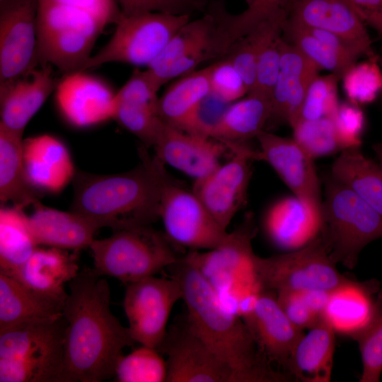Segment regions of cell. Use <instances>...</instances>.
Instances as JSON below:
<instances>
[{
	"instance_id": "6da1fadb",
	"label": "cell",
	"mask_w": 382,
	"mask_h": 382,
	"mask_svg": "<svg viewBox=\"0 0 382 382\" xmlns=\"http://www.w3.org/2000/svg\"><path fill=\"white\" fill-rule=\"evenodd\" d=\"M103 277L94 269L86 268L68 283L61 382L113 378L123 350L136 343L128 327L112 313L110 286Z\"/></svg>"
},
{
	"instance_id": "7a4b0ae2",
	"label": "cell",
	"mask_w": 382,
	"mask_h": 382,
	"mask_svg": "<svg viewBox=\"0 0 382 382\" xmlns=\"http://www.w3.org/2000/svg\"><path fill=\"white\" fill-rule=\"evenodd\" d=\"M179 282L191 326L232 372L234 382H284L293 379L275 369L259 349L249 328L221 302L198 270L185 257L170 266Z\"/></svg>"
},
{
	"instance_id": "3957f363",
	"label": "cell",
	"mask_w": 382,
	"mask_h": 382,
	"mask_svg": "<svg viewBox=\"0 0 382 382\" xmlns=\"http://www.w3.org/2000/svg\"><path fill=\"white\" fill-rule=\"evenodd\" d=\"M140 163L121 173L75 174L71 209L99 228L114 231L151 226L160 219L163 189L171 179L165 165L146 147L139 149Z\"/></svg>"
},
{
	"instance_id": "277c9868",
	"label": "cell",
	"mask_w": 382,
	"mask_h": 382,
	"mask_svg": "<svg viewBox=\"0 0 382 382\" xmlns=\"http://www.w3.org/2000/svg\"><path fill=\"white\" fill-rule=\"evenodd\" d=\"M257 228L251 213L213 249L190 251L184 257L216 293L221 302L242 319L253 313L263 289L255 271L253 239Z\"/></svg>"
},
{
	"instance_id": "5b68a950",
	"label": "cell",
	"mask_w": 382,
	"mask_h": 382,
	"mask_svg": "<svg viewBox=\"0 0 382 382\" xmlns=\"http://www.w3.org/2000/svg\"><path fill=\"white\" fill-rule=\"evenodd\" d=\"M66 327L62 314L0 331V382H61Z\"/></svg>"
},
{
	"instance_id": "8992f818",
	"label": "cell",
	"mask_w": 382,
	"mask_h": 382,
	"mask_svg": "<svg viewBox=\"0 0 382 382\" xmlns=\"http://www.w3.org/2000/svg\"><path fill=\"white\" fill-rule=\"evenodd\" d=\"M323 240L331 260L356 267L363 248L382 238V216L330 174L325 180L321 209Z\"/></svg>"
},
{
	"instance_id": "52a82bcc",
	"label": "cell",
	"mask_w": 382,
	"mask_h": 382,
	"mask_svg": "<svg viewBox=\"0 0 382 382\" xmlns=\"http://www.w3.org/2000/svg\"><path fill=\"white\" fill-rule=\"evenodd\" d=\"M108 24L85 10L37 0V54L40 65L65 74L82 71Z\"/></svg>"
},
{
	"instance_id": "ba28073f",
	"label": "cell",
	"mask_w": 382,
	"mask_h": 382,
	"mask_svg": "<svg viewBox=\"0 0 382 382\" xmlns=\"http://www.w3.org/2000/svg\"><path fill=\"white\" fill-rule=\"evenodd\" d=\"M164 233L151 226L114 231L109 237L94 239L89 248L94 270L128 284L154 276L180 257Z\"/></svg>"
},
{
	"instance_id": "9c48e42d",
	"label": "cell",
	"mask_w": 382,
	"mask_h": 382,
	"mask_svg": "<svg viewBox=\"0 0 382 382\" xmlns=\"http://www.w3.org/2000/svg\"><path fill=\"white\" fill-rule=\"evenodd\" d=\"M254 265L262 288L275 293L312 289L332 292L361 283L337 270L319 235L304 247L286 253L267 257L256 255Z\"/></svg>"
},
{
	"instance_id": "30bf717a",
	"label": "cell",
	"mask_w": 382,
	"mask_h": 382,
	"mask_svg": "<svg viewBox=\"0 0 382 382\" xmlns=\"http://www.w3.org/2000/svg\"><path fill=\"white\" fill-rule=\"evenodd\" d=\"M190 20V15L161 12L122 13L110 39L92 54L82 71L112 62L147 67Z\"/></svg>"
},
{
	"instance_id": "8fae6325",
	"label": "cell",
	"mask_w": 382,
	"mask_h": 382,
	"mask_svg": "<svg viewBox=\"0 0 382 382\" xmlns=\"http://www.w3.org/2000/svg\"><path fill=\"white\" fill-rule=\"evenodd\" d=\"M178 280L151 276L127 284L123 308L134 342L158 349L175 304L182 300Z\"/></svg>"
},
{
	"instance_id": "7c38bea8",
	"label": "cell",
	"mask_w": 382,
	"mask_h": 382,
	"mask_svg": "<svg viewBox=\"0 0 382 382\" xmlns=\"http://www.w3.org/2000/svg\"><path fill=\"white\" fill-rule=\"evenodd\" d=\"M160 219L170 243L190 251L213 249L228 234L192 190L172 178L163 189Z\"/></svg>"
},
{
	"instance_id": "4fadbf2b",
	"label": "cell",
	"mask_w": 382,
	"mask_h": 382,
	"mask_svg": "<svg viewBox=\"0 0 382 382\" xmlns=\"http://www.w3.org/2000/svg\"><path fill=\"white\" fill-rule=\"evenodd\" d=\"M231 158L207 175L195 180L192 190L209 212L227 230L246 202L251 177V162L258 161V151L247 144L232 148Z\"/></svg>"
},
{
	"instance_id": "5bb4252c",
	"label": "cell",
	"mask_w": 382,
	"mask_h": 382,
	"mask_svg": "<svg viewBox=\"0 0 382 382\" xmlns=\"http://www.w3.org/2000/svg\"><path fill=\"white\" fill-rule=\"evenodd\" d=\"M0 86L30 73L37 54V0L0 3Z\"/></svg>"
},
{
	"instance_id": "9a60e30c",
	"label": "cell",
	"mask_w": 382,
	"mask_h": 382,
	"mask_svg": "<svg viewBox=\"0 0 382 382\" xmlns=\"http://www.w3.org/2000/svg\"><path fill=\"white\" fill-rule=\"evenodd\" d=\"M158 350L167 357L166 382H234L231 370L196 333L186 315L168 328Z\"/></svg>"
},
{
	"instance_id": "2e32d148",
	"label": "cell",
	"mask_w": 382,
	"mask_h": 382,
	"mask_svg": "<svg viewBox=\"0 0 382 382\" xmlns=\"http://www.w3.org/2000/svg\"><path fill=\"white\" fill-rule=\"evenodd\" d=\"M258 161L267 162L294 195L321 216L323 199L313 158L294 139L261 131Z\"/></svg>"
},
{
	"instance_id": "e0dca14e",
	"label": "cell",
	"mask_w": 382,
	"mask_h": 382,
	"mask_svg": "<svg viewBox=\"0 0 382 382\" xmlns=\"http://www.w3.org/2000/svg\"><path fill=\"white\" fill-rule=\"evenodd\" d=\"M153 147L156 157L164 165L195 180L212 172L221 163L226 152L231 151L220 141L188 133L163 121Z\"/></svg>"
},
{
	"instance_id": "ac0fdd59",
	"label": "cell",
	"mask_w": 382,
	"mask_h": 382,
	"mask_svg": "<svg viewBox=\"0 0 382 382\" xmlns=\"http://www.w3.org/2000/svg\"><path fill=\"white\" fill-rule=\"evenodd\" d=\"M55 93L60 112L74 127H89L112 119L115 93L85 71L65 74Z\"/></svg>"
},
{
	"instance_id": "d6986e66",
	"label": "cell",
	"mask_w": 382,
	"mask_h": 382,
	"mask_svg": "<svg viewBox=\"0 0 382 382\" xmlns=\"http://www.w3.org/2000/svg\"><path fill=\"white\" fill-rule=\"evenodd\" d=\"M160 88L146 69H137L115 95L112 120L145 146H153L162 124L157 109Z\"/></svg>"
},
{
	"instance_id": "ffe728a7",
	"label": "cell",
	"mask_w": 382,
	"mask_h": 382,
	"mask_svg": "<svg viewBox=\"0 0 382 382\" xmlns=\"http://www.w3.org/2000/svg\"><path fill=\"white\" fill-rule=\"evenodd\" d=\"M281 67L271 96L267 127H291L298 120L307 89L320 69L294 45L280 37Z\"/></svg>"
},
{
	"instance_id": "44dd1931",
	"label": "cell",
	"mask_w": 382,
	"mask_h": 382,
	"mask_svg": "<svg viewBox=\"0 0 382 382\" xmlns=\"http://www.w3.org/2000/svg\"><path fill=\"white\" fill-rule=\"evenodd\" d=\"M246 325L267 360L272 364L282 367L288 374L290 357L304 333L287 318L277 301L275 292L267 289L261 291Z\"/></svg>"
},
{
	"instance_id": "7402d4cb",
	"label": "cell",
	"mask_w": 382,
	"mask_h": 382,
	"mask_svg": "<svg viewBox=\"0 0 382 382\" xmlns=\"http://www.w3.org/2000/svg\"><path fill=\"white\" fill-rule=\"evenodd\" d=\"M288 18L306 27L337 34L369 59L377 58L365 23L345 0H294Z\"/></svg>"
},
{
	"instance_id": "603a6c76",
	"label": "cell",
	"mask_w": 382,
	"mask_h": 382,
	"mask_svg": "<svg viewBox=\"0 0 382 382\" xmlns=\"http://www.w3.org/2000/svg\"><path fill=\"white\" fill-rule=\"evenodd\" d=\"M22 156L26 180L37 191L57 193L74 180L76 173L70 154L52 135L23 139Z\"/></svg>"
},
{
	"instance_id": "cb8c5ba5",
	"label": "cell",
	"mask_w": 382,
	"mask_h": 382,
	"mask_svg": "<svg viewBox=\"0 0 382 382\" xmlns=\"http://www.w3.org/2000/svg\"><path fill=\"white\" fill-rule=\"evenodd\" d=\"M52 66L40 65L28 75L0 86V126L23 135L29 121L56 90Z\"/></svg>"
},
{
	"instance_id": "d4e9b609",
	"label": "cell",
	"mask_w": 382,
	"mask_h": 382,
	"mask_svg": "<svg viewBox=\"0 0 382 382\" xmlns=\"http://www.w3.org/2000/svg\"><path fill=\"white\" fill-rule=\"evenodd\" d=\"M77 252L38 246L29 258L8 275L31 290L65 303L68 293L64 284L79 273Z\"/></svg>"
},
{
	"instance_id": "484cf974",
	"label": "cell",
	"mask_w": 382,
	"mask_h": 382,
	"mask_svg": "<svg viewBox=\"0 0 382 382\" xmlns=\"http://www.w3.org/2000/svg\"><path fill=\"white\" fill-rule=\"evenodd\" d=\"M321 224V216L293 195L272 204L265 215L263 228L274 246L292 251L311 242L319 234Z\"/></svg>"
},
{
	"instance_id": "4316f807",
	"label": "cell",
	"mask_w": 382,
	"mask_h": 382,
	"mask_svg": "<svg viewBox=\"0 0 382 382\" xmlns=\"http://www.w3.org/2000/svg\"><path fill=\"white\" fill-rule=\"evenodd\" d=\"M29 225L38 246L78 252L89 248L99 228L73 212L44 207H35L28 216Z\"/></svg>"
},
{
	"instance_id": "83f0119b",
	"label": "cell",
	"mask_w": 382,
	"mask_h": 382,
	"mask_svg": "<svg viewBox=\"0 0 382 382\" xmlns=\"http://www.w3.org/2000/svg\"><path fill=\"white\" fill-rule=\"evenodd\" d=\"M335 328L325 313L304 334L290 357L287 372L298 381L328 382L335 350Z\"/></svg>"
},
{
	"instance_id": "f1b7e54d",
	"label": "cell",
	"mask_w": 382,
	"mask_h": 382,
	"mask_svg": "<svg viewBox=\"0 0 382 382\" xmlns=\"http://www.w3.org/2000/svg\"><path fill=\"white\" fill-rule=\"evenodd\" d=\"M64 305L0 273V331L55 319L63 314Z\"/></svg>"
},
{
	"instance_id": "f546056e",
	"label": "cell",
	"mask_w": 382,
	"mask_h": 382,
	"mask_svg": "<svg viewBox=\"0 0 382 382\" xmlns=\"http://www.w3.org/2000/svg\"><path fill=\"white\" fill-rule=\"evenodd\" d=\"M202 48H210L218 60L224 57L217 21L207 11L199 18L190 20L183 25L146 69L154 77L174 62Z\"/></svg>"
},
{
	"instance_id": "4dcf8cb0",
	"label": "cell",
	"mask_w": 382,
	"mask_h": 382,
	"mask_svg": "<svg viewBox=\"0 0 382 382\" xmlns=\"http://www.w3.org/2000/svg\"><path fill=\"white\" fill-rule=\"evenodd\" d=\"M330 174L382 216V168L366 157L360 146L340 151Z\"/></svg>"
},
{
	"instance_id": "1f68e13d",
	"label": "cell",
	"mask_w": 382,
	"mask_h": 382,
	"mask_svg": "<svg viewBox=\"0 0 382 382\" xmlns=\"http://www.w3.org/2000/svg\"><path fill=\"white\" fill-rule=\"evenodd\" d=\"M22 137L0 126V200L23 209L41 204L37 191L30 185L25 175Z\"/></svg>"
},
{
	"instance_id": "d6a6232c",
	"label": "cell",
	"mask_w": 382,
	"mask_h": 382,
	"mask_svg": "<svg viewBox=\"0 0 382 382\" xmlns=\"http://www.w3.org/2000/svg\"><path fill=\"white\" fill-rule=\"evenodd\" d=\"M271 115V98L253 92L231 103L212 138L225 144L246 143L262 130Z\"/></svg>"
},
{
	"instance_id": "836d02e7",
	"label": "cell",
	"mask_w": 382,
	"mask_h": 382,
	"mask_svg": "<svg viewBox=\"0 0 382 382\" xmlns=\"http://www.w3.org/2000/svg\"><path fill=\"white\" fill-rule=\"evenodd\" d=\"M294 0H253L247 9L238 14L230 13L224 0H211L206 11L216 18L224 47L230 46L257 25L282 13L289 15Z\"/></svg>"
},
{
	"instance_id": "e575fe53",
	"label": "cell",
	"mask_w": 382,
	"mask_h": 382,
	"mask_svg": "<svg viewBox=\"0 0 382 382\" xmlns=\"http://www.w3.org/2000/svg\"><path fill=\"white\" fill-rule=\"evenodd\" d=\"M38 247L31 232L28 216L22 209H0V273L11 275Z\"/></svg>"
},
{
	"instance_id": "d590c367",
	"label": "cell",
	"mask_w": 382,
	"mask_h": 382,
	"mask_svg": "<svg viewBox=\"0 0 382 382\" xmlns=\"http://www.w3.org/2000/svg\"><path fill=\"white\" fill-rule=\"evenodd\" d=\"M210 67L195 70L180 77L158 98L161 120L178 128L197 104L210 92Z\"/></svg>"
},
{
	"instance_id": "8d00e7d4",
	"label": "cell",
	"mask_w": 382,
	"mask_h": 382,
	"mask_svg": "<svg viewBox=\"0 0 382 382\" xmlns=\"http://www.w3.org/2000/svg\"><path fill=\"white\" fill-rule=\"evenodd\" d=\"M289 15L282 13L262 22L236 40L224 57L231 61L245 81L248 92L254 84L257 62L277 38L281 36Z\"/></svg>"
},
{
	"instance_id": "74e56055",
	"label": "cell",
	"mask_w": 382,
	"mask_h": 382,
	"mask_svg": "<svg viewBox=\"0 0 382 382\" xmlns=\"http://www.w3.org/2000/svg\"><path fill=\"white\" fill-rule=\"evenodd\" d=\"M378 290V282L371 280L333 291L325 314L335 330L346 334L363 325L372 311L371 296Z\"/></svg>"
},
{
	"instance_id": "f35d334b",
	"label": "cell",
	"mask_w": 382,
	"mask_h": 382,
	"mask_svg": "<svg viewBox=\"0 0 382 382\" xmlns=\"http://www.w3.org/2000/svg\"><path fill=\"white\" fill-rule=\"evenodd\" d=\"M358 344L362 362L360 382H378L382 373V291L361 326L346 333Z\"/></svg>"
},
{
	"instance_id": "ab89813d",
	"label": "cell",
	"mask_w": 382,
	"mask_h": 382,
	"mask_svg": "<svg viewBox=\"0 0 382 382\" xmlns=\"http://www.w3.org/2000/svg\"><path fill=\"white\" fill-rule=\"evenodd\" d=\"M281 36L294 45L320 69L328 70L341 78L345 71L356 63L330 48L310 33L303 25L289 18L284 25Z\"/></svg>"
},
{
	"instance_id": "60d3db41",
	"label": "cell",
	"mask_w": 382,
	"mask_h": 382,
	"mask_svg": "<svg viewBox=\"0 0 382 382\" xmlns=\"http://www.w3.org/2000/svg\"><path fill=\"white\" fill-rule=\"evenodd\" d=\"M167 365L155 348L141 345L118 360L113 378L118 382L166 381Z\"/></svg>"
},
{
	"instance_id": "b9f144b4",
	"label": "cell",
	"mask_w": 382,
	"mask_h": 382,
	"mask_svg": "<svg viewBox=\"0 0 382 382\" xmlns=\"http://www.w3.org/2000/svg\"><path fill=\"white\" fill-rule=\"evenodd\" d=\"M342 79L345 94L356 105L370 103L382 92V71L377 58L353 64Z\"/></svg>"
},
{
	"instance_id": "7bdbcfd3",
	"label": "cell",
	"mask_w": 382,
	"mask_h": 382,
	"mask_svg": "<svg viewBox=\"0 0 382 382\" xmlns=\"http://www.w3.org/2000/svg\"><path fill=\"white\" fill-rule=\"evenodd\" d=\"M291 128L293 139L313 158L342 151L331 117L299 120Z\"/></svg>"
},
{
	"instance_id": "ee69618b",
	"label": "cell",
	"mask_w": 382,
	"mask_h": 382,
	"mask_svg": "<svg viewBox=\"0 0 382 382\" xmlns=\"http://www.w3.org/2000/svg\"><path fill=\"white\" fill-rule=\"evenodd\" d=\"M340 78L333 73L314 78L307 89L297 121L332 118L340 103L337 83Z\"/></svg>"
},
{
	"instance_id": "f6af8a7d",
	"label": "cell",
	"mask_w": 382,
	"mask_h": 382,
	"mask_svg": "<svg viewBox=\"0 0 382 382\" xmlns=\"http://www.w3.org/2000/svg\"><path fill=\"white\" fill-rule=\"evenodd\" d=\"M230 104L210 91L197 104L178 129L188 133L212 138Z\"/></svg>"
},
{
	"instance_id": "bcb514c9",
	"label": "cell",
	"mask_w": 382,
	"mask_h": 382,
	"mask_svg": "<svg viewBox=\"0 0 382 382\" xmlns=\"http://www.w3.org/2000/svg\"><path fill=\"white\" fill-rule=\"evenodd\" d=\"M210 91L232 103L248 94L242 76L229 59L223 57L209 66Z\"/></svg>"
},
{
	"instance_id": "7dc6e473",
	"label": "cell",
	"mask_w": 382,
	"mask_h": 382,
	"mask_svg": "<svg viewBox=\"0 0 382 382\" xmlns=\"http://www.w3.org/2000/svg\"><path fill=\"white\" fill-rule=\"evenodd\" d=\"M123 15L147 12L191 15L207 10L208 0H116Z\"/></svg>"
},
{
	"instance_id": "c3c4849f",
	"label": "cell",
	"mask_w": 382,
	"mask_h": 382,
	"mask_svg": "<svg viewBox=\"0 0 382 382\" xmlns=\"http://www.w3.org/2000/svg\"><path fill=\"white\" fill-rule=\"evenodd\" d=\"M332 119L342 150L361 146L364 115L358 105L340 103Z\"/></svg>"
},
{
	"instance_id": "681fc988",
	"label": "cell",
	"mask_w": 382,
	"mask_h": 382,
	"mask_svg": "<svg viewBox=\"0 0 382 382\" xmlns=\"http://www.w3.org/2000/svg\"><path fill=\"white\" fill-rule=\"evenodd\" d=\"M280 37L260 56L255 67L254 84L250 92L271 98L281 67Z\"/></svg>"
},
{
	"instance_id": "f907efd6",
	"label": "cell",
	"mask_w": 382,
	"mask_h": 382,
	"mask_svg": "<svg viewBox=\"0 0 382 382\" xmlns=\"http://www.w3.org/2000/svg\"><path fill=\"white\" fill-rule=\"evenodd\" d=\"M275 294L282 309L298 328L310 329L316 323L320 316L310 309L300 291H279Z\"/></svg>"
},
{
	"instance_id": "816d5d0a",
	"label": "cell",
	"mask_w": 382,
	"mask_h": 382,
	"mask_svg": "<svg viewBox=\"0 0 382 382\" xmlns=\"http://www.w3.org/2000/svg\"><path fill=\"white\" fill-rule=\"evenodd\" d=\"M74 6L91 13L108 25L118 21L122 15L116 0H40Z\"/></svg>"
},
{
	"instance_id": "f5cc1de1",
	"label": "cell",
	"mask_w": 382,
	"mask_h": 382,
	"mask_svg": "<svg viewBox=\"0 0 382 382\" xmlns=\"http://www.w3.org/2000/svg\"><path fill=\"white\" fill-rule=\"evenodd\" d=\"M364 23L382 35V0H348Z\"/></svg>"
},
{
	"instance_id": "db71d44e",
	"label": "cell",
	"mask_w": 382,
	"mask_h": 382,
	"mask_svg": "<svg viewBox=\"0 0 382 382\" xmlns=\"http://www.w3.org/2000/svg\"><path fill=\"white\" fill-rule=\"evenodd\" d=\"M300 292L310 309L317 316H320L325 313L333 291L312 289Z\"/></svg>"
},
{
	"instance_id": "11a10c76",
	"label": "cell",
	"mask_w": 382,
	"mask_h": 382,
	"mask_svg": "<svg viewBox=\"0 0 382 382\" xmlns=\"http://www.w3.org/2000/svg\"><path fill=\"white\" fill-rule=\"evenodd\" d=\"M373 149L376 153L379 161V165L382 168V143H378L373 145Z\"/></svg>"
},
{
	"instance_id": "9f6ffc18",
	"label": "cell",
	"mask_w": 382,
	"mask_h": 382,
	"mask_svg": "<svg viewBox=\"0 0 382 382\" xmlns=\"http://www.w3.org/2000/svg\"><path fill=\"white\" fill-rule=\"evenodd\" d=\"M244 1L246 2L247 5L249 6L251 4L253 0H244Z\"/></svg>"
},
{
	"instance_id": "6f0895ef",
	"label": "cell",
	"mask_w": 382,
	"mask_h": 382,
	"mask_svg": "<svg viewBox=\"0 0 382 382\" xmlns=\"http://www.w3.org/2000/svg\"><path fill=\"white\" fill-rule=\"evenodd\" d=\"M345 1H348V2H349V1H348V0H345Z\"/></svg>"
}]
</instances>
